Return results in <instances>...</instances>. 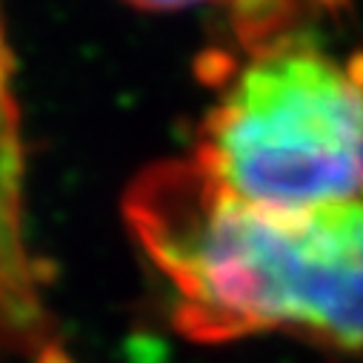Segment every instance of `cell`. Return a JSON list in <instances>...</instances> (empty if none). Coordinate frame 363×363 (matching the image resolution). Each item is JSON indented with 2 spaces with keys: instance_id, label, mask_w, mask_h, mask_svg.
Wrapping results in <instances>:
<instances>
[{
  "instance_id": "6da1fadb",
  "label": "cell",
  "mask_w": 363,
  "mask_h": 363,
  "mask_svg": "<svg viewBox=\"0 0 363 363\" xmlns=\"http://www.w3.org/2000/svg\"><path fill=\"white\" fill-rule=\"evenodd\" d=\"M126 220L169 281L184 335L218 343L286 332L363 352V201L260 209L174 160L135 180Z\"/></svg>"
},
{
  "instance_id": "3957f363",
  "label": "cell",
  "mask_w": 363,
  "mask_h": 363,
  "mask_svg": "<svg viewBox=\"0 0 363 363\" xmlns=\"http://www.w3.org/2000/svg\"><path fill=\"white\" fill-rule=\"evenodd\" d=\"M126 4L143 12H189L198 6H229L246 49L292 32L286 26L289 0H126Z\"/></svg>"
},
{
  "instance_id": "277c9868",
  "label": "cell",
  "mask_w": 363,
  "mask_h": 363,
  "mask_svg": "<svg viewBox=\"0 0 363 363\" xmlns=\"http://www.w3.org/2000/svg\"><path fill=\"white\" fill-rule=\"evenodd\" d=\"M40 363H69V360H66L63 352H57V349H46L43 357H40Z\"/></svg>"
},
{
  "instance_id": "7a4b0ae2",
  "label": "cell",
  "mask_w": 363,
  "mask_h": 363,
  "mask_svg": "<svg viewBox=\"0 0 363 363\" xmlns=\"http://www.w3.org/2000/svg\"><path fill=\"white\" fill-rule=\"evenodd\" d=\"M189 160L215 189L260 209L363 201V66L295 29L249 46Z\"/></svg>"
}]
</instances>
